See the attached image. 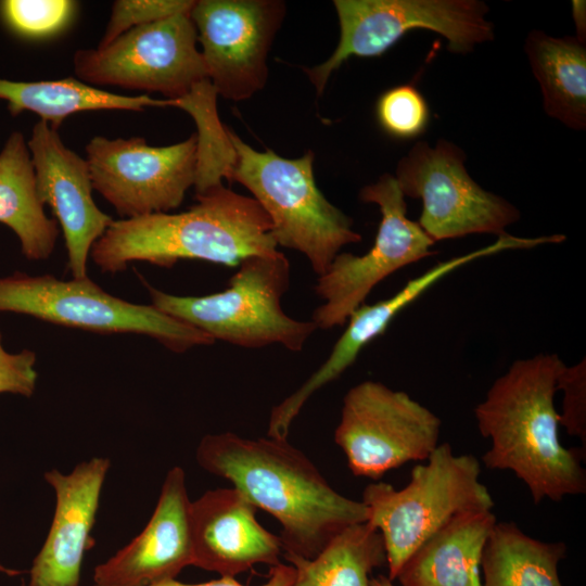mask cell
<instances>
[{
	"label": "cell",
	"mask_w": 586,
	"mask_h": 586,
	"mask_svg": "<svg viewBox=\"0 0 586 586\" xmlns=\"http://www.w3.org/2000/svg\"><path fill=\"white\" fill-rule=\"evenodd\" d=\"M195 459L279 521L283 555L311 559L341 531L367 522L365 504L336 492L286 438L207 434Z\"/></svg>",
	"instance_id": "6da1fadb"
},
{
	"label": "cell",
	"mask_w": 586,
	"mask_h": 586,
	"mask_svg": "<svg viewBox=\"0 0 586 586\" xmlns=\"http://www.w3.org/2000/svg\"><path fill=\"white\" fill-rule=\"evenodd\" d=\"M564 365L557 354L518 359L474 408L481 435L492 441L482 461L492 470L512 471L536 505L586 493V450L566 448L559 440L553 398Z\"/></svg>",
	"instance_id": "7a4b0ae2"
},
{
	"label": "cell",
	"mask_w": 586,
	"mask_h": 586,
	"mask_svg": "<svg viewBox=\"0 0 586 586\" xmlns=\"http://www.w3.org/2000/svg\"><path fill=\"white\" fill-rule=\"evenodd\" d=\"M195 201L178 214L113 220L91 249L93 263L111 273L132 262L173 267L181 259H200L234 267L250 256L279 251L271 221L253 198L219 184L195 194Z\"/></svg>",
	"instance_id": "3957f363"
},
{
	"label": "cell",
	"mask_w": 586,
	"mask_h": 586,
	"mask_svg": "<svg viewBox=\"0 0 586 586\" xmlns=\"http://www.w3.org/2000/svg\"><path fill=\"white\" fill-rule=\"evenodd\" d=\"M228 133L235 153L229 181L253 194L271 221L278 246L304 254L320 276L343 246L361 241L352 218L317 187L313 151L284 158L269 149H253L229 128Z\"/></svg>",
	"instance_id": "277c9868"
},
{
	"label": "cell",
	"mask_w": 586,
	"mask_h": 586,
	"mask_svg": "<svg viewBox=\"0 0 586 586\" xmlns=\"http://www.w3.org/2000/svg\"><path fill=\"white\" fill-rule=\"evenodd\" d=\"M286 256L253 255L238 265L228 286L203 296H180L148 285L154 307L209 335L214 341L259 348L281 345L301 352L318 329L314 321L286 315L282 296L290 288Z\"/></svg>",
	"instance_id": "5b68a950"
},
{
	"label": "cell",
	"mask_w": 586,
	"mask_h": 586,
	"mask_svg": "<svg viewBox=\"0 0 586 586\" xmlns=\"http://www.w3.org/2000/svg\"><path fill=\"white\" fill-rule=\"evenodd\" d=\"M480 475V461L473 455H456L443 443L425 463L413 467L402 489L384 482L365 487L367 522L382 535L391 581L410 555L453 518L493 510L494 499Z\"/></svg>",
	"instance_id": "8992f818"
},
{
	"label": "cell",
	"mask_w": 586,
	"mask_h": 586,
	"mask_svg": "<svg viewBox=\"0 0 586 586\" xmlns=\"http://www.w3.org/2000/svg\"><path fill=\"white\" fill-rule=\"evenodd\" d=\"M1 311L100 333L143 334L175 353L215 343L206 333L153 305L111 295L88 277L64 281L51 275L20 271L1 277Z\"/></svg>",
	"instance_id": "52a82bcc"
},
{
	"label": "cell",
	"mask_w": 586,
	"mask_h": 586,
	"mask_svg": "<svg viewBox=\"0 0 586 586\" xmlns=\"http://www.w3.org/2000/svg\"><path fill=\"white\" fill-rule=\"evenodd\" d=\"M333 5L339 43L323 63L304 68L318 94L347 59L380 56L410 30L437 33L457 54L495 38L488 5L480 0H335Z\"/></svg>",
	"instance_id": "ba28073f"
},
{
	"label": "cell",
	"mask_w": 586,
	"mask_h": 586,
	"mask_svg": "<svg viewBox=\"0 0 586 586\" xmlns=\"http://www.w3.org/2000/svg\"><path fill=\"white\" fill-rule=\"evenodd\" d=\"M189 13L131 28L106 46L76 51L75 73L90 84L160 92L176 106L212 84Z\"/></svg>",
	"instance_id": "9c48e42d"
},
{
	"label": "cell",
	"mask_w": 586,
	"mask_h": 586,
	"mask_svg": "<svg viewBox=\"0 0 586 586\" xmlns=\"http://www.w3.org/2000/svg\"><path fill=\"white\" fill-rule=\"evenodd\" d=\"M463 150L445 139L434 146L418 141L396 166L404 196L420 199L417 221L434 242L476 233L507 234L520 211L505 198L482 188L468 174Z\"/></svg>",
	"instance_id": "30bf717a"
},
{
	"label": "cell",
	"mask_w": 586,
	"mask_h": 586,
	"mask_svg": "<svg viewBox=\"0 0 586 586\" xmlns=\"http://www.w3.org/2000/svg\"><path fill=\"white\" fill-rule=\"evenodd\" d=\"M359 199L378 205L381 220L373 245L362 255L339 253L315 284L322 303L314 310L318 329L346 323L373 288L395 271L433 255L435 242L407 216V204L393 175L365 186Z\"/></svg>",
	"instance_id": "8fae6325"
},
{
	"label": "cell",
	"mask_w": 586,
	"mask_h": 586,
	"mask_svg": "<svg viewBox=\"0 0 586 586\" xmlns=\"http://www.w3.org/2000/svg\"><path fill=\"white\" fill-rule=\"evenodd\" d=\"M440 430V418L406 392L367 380L345 394L334 442L354 475L378 480L409 461L426 460Z\"/></svg>",
	"instance_id": "7c38bea8"
},
{
	"label": "cell",
	"mask_w": 586,
	"mask_h": 586,
	"mask_svg": "<svg viewBox=\"0 0 586 586\" xmlns=\"http://www.w3.org/2000/svg\"><path fill=\"white\" fill-rule=\"evenodd\" d=\"M86 151L93 189L126 218L177 208L195 182V133L166 146H151L141 137L97 136Z\"/></svg>",
	"instance_id": "4fadbf2b"
},
{
	"label": "cell",
	"mask_w": 586,
	"mask_h": 586,
	"mask_svg": "<svg viewBox=\"0 0 586 586\" xmlns=\"http://www.w3.org/2000/svg\"><path fill=\"white\" fill-rule=\"evenodd\" d=\"M285 11L281 0L194 2L189 14L217 95L243 101L265 87L268 53Z\"/></svg>",
	"instance_id": "5bb4252c"
},
{
	"label": "cell",
	"mask_w": 586,
	"mask_h": 586,
	"mask_svg": "<svg viewBox=\"0 0 586 586\" xmlns=\"http://www.w3.org/2000/svg\"><path fill=\"white\" fill-rule=\"evenodd\" d=\"M27 146L38 198L50 206L62 228L72 275L75 279L85 278L91 249L113 218L93 201L87 160L65 146L58 130L40 119Z\"/></svg>",
	"instance_id": "9a60e30c"
},
{
	"label": "cell",
	"mask_w": 586,
	"mask_h": 586,
	"mask_svg": "<svg viewBox=\"0 0 586 586\" xmlns=\"http://www.w3.org/2000/svg\"><path fill=\"white\" fill-rule=\"evenodd\" d=\"M191 500L181 467H173L162 484L156 507L144 528L106 561L98 564L100 586H148L171 579L193 565Z\"/></svg>",
	"instance_id": "2e32d148"
},
{
	"label": "cell",
	"mask_w": 586,
	"mask_h": 586,
	"mask_svg": "<svg viewBox=\"0 0 586 586\" xmlns=\"http://www.w3.org/2000/svg\"><path fill=\"white\" fill-rule=\"evenodd\" d=\"M111 461L93 457L67 474L51 469L43 475L55 507L48 535L33 560L27 586H79L86 551Z\"/></svg>",
	"instance_id": "e0dca14e"
},
{
	"label": "cell",
	"mask_w": 586,
	"mask_h": 586,
	"mask_svg": "<svg viewBox=\"0 0 586 586\" xmlns=\"http://www.w3.org/2000/svg\"><path fill=\"white\" fill-rule=\"evenodd\" d=\"M256 511L233 486L207 491L191 501L193 565L234 577L255 564L281 563L280 538L257 521Z\"/></svg>",
	"instance_id": "ac0fdd59"
},
{
	"label": "cell",
	"mask_w": 586,
	"mask_h": 586,
	"mask_svg": "<svg viewBox=\"0 0 586 586\" xmlns=\"http://www.w3.org/2000/svg\"><path fill=\"white\" fill-rule=\"evenodd\" d=\"M528 238L504 234L486 246L435 264L420 276L409 280L388 298L373 304H362L346 321V328L335 342L324 362L294 392L291 403L303 407L309 397L324 385L336 380L357 359L360 352L382 335L392 320L424 291L456 269L489 255L508 250H527Z\"/></svg>",
	"instance_id": "d6986e66"
},
{
	"label": "cell",
	"mask_w": 586,
	"mask_h": 586,
	"mask_svg": "<svg viewBox=\"0 0 586 586\" xmlns=\"http://www.w3.org/2000/svg\"><path fill=\"white\" fill-rule=\"evenodd\" d=\"M496 522L492 510L456 515L410 555L395 581L400 586H483V550Z\"/></svg>",
	"instance_id": "ffe728a7"
},
{
	"label": "cell",
	"mask_w": 586,
	"mask_h": 586,
	"mask_svg": "<svg viewBox=\"0 0 586 586\" xmlns=\"http://www.w3.org/2000/svg\"><path fill=\"white\" fill-rule=\"evenodd\" d=\"M0 222L16 234L27 259L50 257L59 235L58 221L43 211L30 153L18 131L10 135L0 152Z\"/></svg>",
	"instance_id": "44dd1931"
},
{
	"label": "cell",
	"mask_w": 586,
	"mask_h": 586,
	"mask_svg": "<svg viewBox=\"0 0 586 586\" xmlns=\"http://www.w3.org/2000/svg\"><path fill=\"white\" fill-rule=\"evenodd\" d=\"M524 51L546 114L569 128L586 127V47L575 37L528 33Z\"/></svg>",
	"instance_id": "7402d4cb"
},
{
	"label": "cell",
	"mask_w": 586,
	"mask_h": 586,
	"mask_svg": "<svg viewBox=\"0 0 586 586\" xmlns=\"http://www.w3.org/2000/svg\"><path fill=\"white\" fill-rule=\"evenodd\" d=\"M0 99L8 102L12 116L30 111L55 130L66 117L81 111H141L146 106H175L168 99L112 93L74 78L43 81L0 79Z\"/></svg>",
	"instance_id": "603a6c76"
},
{
	"label": "cell",
	"mask_w": 586,
	"mask_h": 586,
	"mask_svg": "<svg viewBox=\"0 0 586 586\" xmlns=\"http://www.w3.org/2000/svg\"><path fill=\"white\" fill-rule=\"evenodd\" d=\"M563 542L526 535L514 522H496L483 550V586H563L558 566Z\"/></svg>",
	"instance_id": "cb8c5ba5"
},
{
	"label": "cell",
	"mask_w": 586,
	"mask_h": 586,
	"mask_svg": "<svg viewBox=\"0 0 586 586\" xmlns=\"http://www.w3.org/2000/svg\"><path fill=\"white\" fill-rule=\"evenodd\" d=\"M283 557L295 568L292 586H369L371 572L386 563L382 535L368 522L344 528L311 559Z\"/></svg>",
	"instance_id": "d4e9b609"
},
{
	"label": "cell",
	"mask_w": 586,
	"mask_h": 586,
	"mask_svg": "<svg viewBox=\"0 0 586 586\" xmlns=\"http://www.w3.org/2000/svg\"><path fill=\"white\" fill-rule=\"evenodd\" d=\"M375 113L381 128L397 139H412L429 125L430 109L422 93L412 85H399L378 99Z\"/></svg>",
	"instance_id": "484cf974"
},
{
	"label": "cell",
	"mask_w": 586,
	"mask_h": 586,
	"mask_svg": "<svg viewBox=\"0 0 586 586\" xmlns=\"http://www.w3.org/2000/svg\"><path fill=\"white\" fill-rule=\"evenodd\" d=\"M76 3L68 0H3L0 13L16 33L27 37H43L64 28Z\"/></svg>",
	"instance_id": "4316f807"
},
{
	"label": "cell",
	"mask_w": 586,
	"mask_h": 586,
	"mask_svg": "<svg viewBox=\"0 0 586 586\" xmlns=\"http://www.w3.org/2000/svg\"><path fill=\"white\" fill-rule=\"evenodd\" d=\"M194 0H117L99 47L112 42L131 28L168 16L190 12Z\"/></svg>",
	"instance_id": "83f0119b"
},
{
	"label": "cell",
	"mask_w": 586,
	"mask_h": 586,
	"mask_svg": "<svg viewBox=\"0 0 586 586\" xmlns=\"http://www.w3.org/2000/svg\"><path fill=\"white\" fill-rule=\"evenodd\" d=\"M557 390L563 392L560 424L568 434L578 437L586 449V361L562 368Z\"/></svg>",
	"instance_id": "f1b7e54d"
},
{
	"label": "cell",
	"mask_w": 586,
	"mask_h": 586,
	"mask_svg": "<svg viewBox=\"0 0 586 586\" xmlns=\"http://www.w3.org/2000/svg\"><path fill=\"white\" fill-rule=\"evenodd\" d=\"M36 354L29 349L10 353L2 345L0 331V394L30 397L36 388Z\"/></svg>",
	"instance_id": "f546056e"
},
{
	"label": "cell",
	"mask_w": 586,
	"mask_h": 586,
	"mask_svg": "<svg viewBox=\"0 0 586 586\" xmlns=\"http://www.w3.org/2000/svg\"><path fill=\"white\" fill-rule=\"evenodd\" d=\"M295 568L292 564L279 563L270 566L269 577L266 583L259 586H292L295 579ZM93 586H100L93 584ZM148 586H245L240 584L234 577L220 576L218 579H213L200 584H184L176 579L148 585Z\"/></svg>",
	"instance_id": "4dcf8cb0"
},
{
	"label": "cell",
	"mask_w": 586,
	"mask_h": 586,
	"mask_svg": "<svg viewBox=\"0 0 586 586\" xmlns=\"http://www.w3.org/2000/svg\"><path fill=\"white\" fill-rule=\"evenodd\" d=\"M572 17L576 28V39L586 42V2L584 0L572 1Z\"/></svg>",
	"instance_id": "1f68e13d"
},
{
	"label": "cell",
	"mask_w": 586,
	"mask_h": 586,
	"mask_svg": "<svg viewBox=\"0 0 586 586\" xmlns=\"http://www.w3.org/2000/svg\"><path fill=\"white\" fill-rule=\"evenodd\" d=\"M369 586H396L386 575L380 574L370 577Z\"/></svg>",
	"instance_id": "d6a6232c"
},
{
	"label": "cell",
	"mask_w": 586,
	"mask_h": 586,
	"mask_svg": "<svg viewBox=\"0 0 586 586\" xmlns=\"http://www.w3.org/2000/svg\"><path fill=\"white\" fill-rule=\"evenodd\" d=\"M0 573L8 575V576H17L22 574L23 572L15 569H10L0 563Z\"/></svg>",
	"instance_id": "836d02e7"
},
{
	"label": "cell",
	"mask_w": 586,
	"mask_h": 586,
	"mask_svg": "<svg viewBox=\"0 0 586 586\" xmlns=\"http://www.w3.org/2000/svg\"><path fill=\"white\" fill-rule=\"evenodd\" d=\"M21 586H27V584L25 582H22Z\"/></svg>",
	"instance_id": "e575fe53"
}]
</instances>
